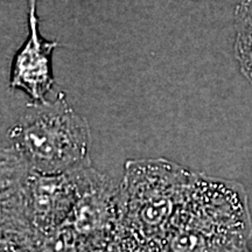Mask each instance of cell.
Masks as SVG:
<instances>
[{
	"mask_svg": "<svg viewBox=\"0 0 252 252\" xmlns=\"http://www.w3.org/2000/svg\"><path fill=\"white\" fill-rule=\"evenodd\" d=\"M190 1H196V0H190Z\"/></svg>",
	"mask_w": 252,
	"mask_h": 252,
	"instance_id": "cell-9",
	"label": "cell"
},
{
	"mask_svg": "<svg viewBox=\"0 0 252 252\" xmlns=\"http://www.w3.org/2000/svg\"><path fill=\"white\" fill-rule=\"evenodd\" d=\"M224 252H250L248 250L247 247H241V248H235V249H230L228 251Z\"/></svg>",
	"mask_w": 252,
	"mask_h": 252,
	"instance_id": "cell-8",
	"label": "cell"
},
{
	"mask_svg": "<svg viewBox=\"0 0 252 252\" xmlns=\"http://www.w3.org/2000/svg\"><path fill=\"white\" fill-rule=\"evenodd\" d=\"M91 162L62 174H45L28 166L8 146L1 149L2 244L26 251L67 223L88 178Z\"/></svg>",
	"mask_w": 252,
	"mask_h": 252,
	"instance_id": "cell-1",
	"label": "cell"
},
{
	"mask_svg": "<svg viewBox=\"0 0 252 252\" xmlns=\"http://www.w3.org/2000/svg\"><path fill=\"white\" fill-rule=\"evenodd\" d=\"M251 231L241 186L195 174L161 252H224L247 247Z\"/></svg>",
	"mask_w": 252,
	"mask_h": 252,
	"instance_id": "cell-3",
	"label": "cell"
},
{
	"mask_svg": "<svg viewBox=\"0 0 252 252\" xmlns=\"http://www.w3.org/2000/svg\"><path fill=\"white\" fill-rule=\"evenodd\" d=\"M37 172L62 174L90 162V128L65 94L31 103L7 131V145Z\"/></svg>",
	"mask_w": 252,
	"mask_h": 252,
	"instance_id": "cell-4",
	"label": "cell"
},
{
	"mask_svg": "<svg viewBox=\"0 0 252 252\" xmlns=\"http://www.w3.org/2000/svg\"><path fill=\"white\" fill-rule=\"evenodd\" d=\"M28 36L12 60L9 88L27 94L32 103L47 102L54 87L53 53L58 41H49L40 34L39 20L28 21Z\"/></svg>",
	"mask_w": 252,
	"mask_h": 252,
	"instance_id": "cell-5",
	"label": "cell"
},
{
	"mask_svg": "<svg viewBox=\"0 0 252 252\" xmlns=\"http://www.w3.org/2000/svg\"><path fill=\"white\" fill-rule=\"evenodd\" d=\"M235 55L241 72L252 83V0H242L235 13Z\"/></svg>",
	"mask_w": 252,
	"mask_h": 252,
	"instance_id": "cell-6",
	"label": "cell"
},
{
	"mask_svg": "<svg viewBox=\"0 0 252 252\" xmlns=\"http://www.w3.org/2000/svg\"><path fill=\"white\" fill-rule=\"evenodd\" d=\"M37 2L39 0H27V7H28V21H34L39 20L36 15V8H37Z\"/></svg>",
	"mask_w": 252,
	"mask_h": 252,
	"instance_id": "cell-7",
	"label": "cell"
},
{
	"mask_svg": "<svg viewBox=\"0 0 252 252\" xmlns=\"http://www.w3.org/2000/svg\"><path fill=\"white\" fill-rule=\"evenodd\" d=\"M194 175L166 159L126 163L119 186L121 232L135 252H161Z\"/></svg>",
	"mask_w": 252,
	"mask_h": 252,
	"instance_id": "cell-2",
	"label": "cell"
}]
</instances>
